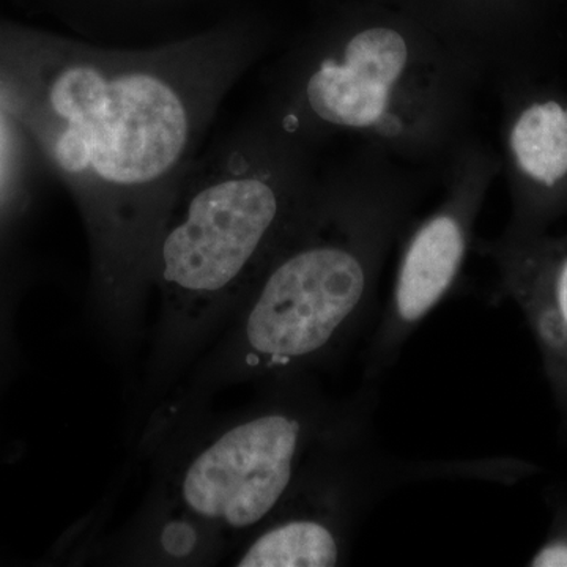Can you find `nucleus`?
I'll return each instance as SVG.
<instances>
[{
    "mask_svg": "<svg viewBox=\"0 0 567 567\" xmlns=\"http://www.w3.org/2000/svg\"><path fill=\"white\" fill-rule=\"evenodd\" d=\"M357 420L303 398H287L224 425L175 477V499L215 536H249L289 499L316 447L354 435Z\"/></svg>",
    "mask_w": 567,
    "mask_h": 567,
    "instance_id": "4",
    "label": "nucleus"
},
{
    "mask_svg": "<svg viewBox=\"0 0 567 567\" xmlns=\"http://www.w3.org/2000/svg\"><path fill=\"white\" fill-rule=\"evenodd\" d=\"M535 567H567V539L551 540L533 557Z\"/></svg>",
    "mask_w": 567,
    "mask_h": 567,
    "instance_id": "10",
    "label": "nucleus"
},
{
    "mask_svg": "<svg viewBox=\"0 0 567 567\" xmlns=\"http://www.w3.org/2000/svg\"><path fill=\"white\" fill-rule=\"evenodd\" d=\"M278 181L252 174L215 183L164 237L162 275L171 293L159 319V364L174 368L188 357L262 274L295 218Z\"/></svg>",
    "mask_w": 567,
    "mask_h": 567,
    "instance_id": "3",
    "label": "nucleus"
},
{
    "mask_svg": "<svg viewBox=\"0 0 567 567\" xmlns=\"http://www.w3.org/2000/svg\"><path fill=\"white\" fill-rule=\"evenodd\" d=\"M476 249L494 257L505 286L528 309L555 369L567 371V249L543 251L509 237L481 241Z\"/></svg>",
    "mask_w": 567,
    "mask_h": 567,
    "instance_id": "8",
    "label": "nucleus"
},
{
    "mask_svg": "<svg viewBox=\"0 0 567 567\" xmlns=\"http://www.w3.org/2000/svg\"><path fill=\"white\" fill-rule=\"evenodd\" d=\"M507 169L529 196H551L567 183V104L557 99L529 100L507 115Z\"/></svg>",
    "mask_w": 567,
    "mask_h": 567,
    "instance_id": "9",
    "label": "nucleus"
},
{
    "mask_svg": "<svg viewBox=\"0 0 567 567\" xmlns=\"http://www.w3.org/2000/svg\"><path fill=\"white\" fill-rule=\"evenodd\" d=\"M65 122L54 158L65 173H91L114 186H140L173 169L188 142L177 92L147 73L107 76L92 66L63 70L50 89Z\"/></svg>",
    "mask_w": 567,
    "mask_h": 567,
    "instance_id": "5",
    "label": "nucleus"
},
{
    "mask_svg": "<svg viewBox=\"0 0 567 567\" xmlns=\"http://www.w3.org/2000/svg\"><path fill=\"white\" fill-rule=\"evenodd\" d=\"M434 177L354 145L235 311L216 379L287 380L338 352L371 309L388 254Z\"/></svg>",
    "mask_w": 567,
    "mask_h": 567,
    "instance_id": "1",
    "label": "nucleus"
},
{
    "mask_svg": "<svg viewBox=\"0 0 567 567\" xmlns=\"http://www.w3.org/2000/svg\"><path fill=\"white\" fill-rule=\"evenodd\" d=\"M498 171V156L476 134L466 137L440 171L442 203L410 224L401 238L393 290L369 353V375L390 368L410 336L453 290Z\"/></svg>",
    "mask_w": 567,
    "mask_h": 567,
    "instance_id": "6",
    "label": "nucleus"
},
{
    "mask_svg": "<svg viewBox=\"0 0 567 567\" xmlns=\"http://www.w3.org/2000/svg\"><path fill=\"white\" fill-rule=\"evenodd\" d=\"M315 54L300 106L320 132L435 175L472 136L486 71L427 25L352 22Z\"/></svg>",
    "mask_w": 567,
    "mask_h": 567,
    "instance_id": "2",
    "label": "nucleus"
},
{
    "mask_svg": "<svg viewBox=\"0 0 567 567\" xmlns=\"http://www.w3.org/2000/svg\"><path fill=\"white\" fill-rule=\"evenodd\" d=\"M312 465L275 516L249 535L234 565L240 567H331L349 554L357 475Z\"/></svg>",
    "mask_w": 567,
    "mask_h": 567,
    "instance_id": "7",
    "label": "nucleus"
}]
</instances>
